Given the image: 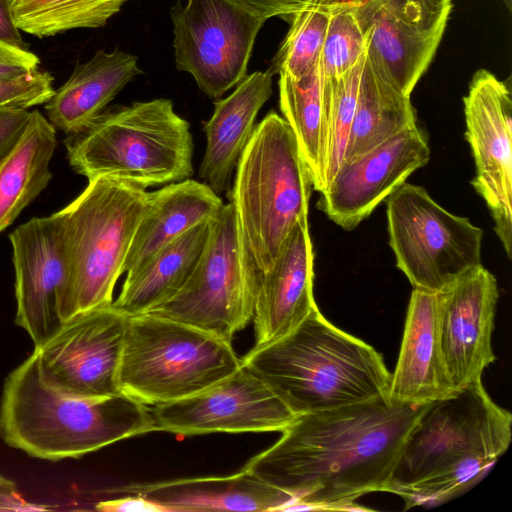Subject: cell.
<instances>
[{
  "instance_id": "cell-31",
  "label": "cell",
  "mask_w": 512,
  "mask_h": 512,
  "mask_svg": "<svg viewBox=\"0 0 512 512\" xmlns=\"http://www.w3.org/2000/svg\"><path fill=\"white\" fill-rule=\"evenodd\" d=\"M362 60L336 79L322 78L324 120L327 132L325 188L341 165L355 114Z\"/></svg>"
},
{
  "instance_id": "cell-3",
  "label": "cell",
  "mask_w": 512,
  "mask_h": 512,
  "mask_svg": "<svg viewBox=\"0 0 512 512\" xmlns=\"http://www.w3.org/2000/svg\"><path fill=\"white\" fill-rule=\"evenodd\" d=\"M241 361L295 416L389 395L391 373L382 355L332 325L318 308Z\"/></svg>"
},
{
  "instance_id": "cell-17",
  "label": "cell",
  "mask_w": 512,
  "mask_h": 512,
  "mask_svg": "<svg viewBox=\"0 0 512 512\" xmlns=\"http://www.w3.org/2000/svg\"><path fill=\"white\" fill-rule=\"evenodd\" d=\"M429 158L424 132L417 125L405 129L343 161L320 193L317 207L343 229L352 230Z\"/></svg>"
},
{
  "instance_id": "cell-14",
  "label": "cell",
  "mask_w": 512,
  "mask_h": 512,
  "mask_svg": "<svg viewBox=\"0 0 512 512\" xmlns=\"http://www.w3.org/2000/svg\"><path fill=\"white\" fill-rule=\"evenodd\" d=\"M465 137L476 173L471 181L494 220V230L512 257V99L509 86L477 70L463 98Z\"/></svg>"
},
{
  "instance_id": "cell-13",
  "label": "cell",
  "mask_w": 512,
  "mask_h": 512,
  "mask_svg": "<svg viewBox=\"0 0 512 512\" xmlns=\"http://www.w3.org/2000/svg\"><path fill=\"white\" fill-rule=\"evenodd\" d=\"M365 36L367 59L410 96L440 44L452 0H349Z\"/></svg>"
},
{
  "instance_id": "cell-16",
  "label": "cell",
  "mask_w": 512,
  "mask_h": 512,
  "mask_svg": "<svg viewBox=\"0 0 512 512\" xmlns=\"http://www.w3.org/2000/svg\"><path fill=\"white\" fill-rule=\"evenodd\" d=\"M15 273V322L35 348L64 325L67 259L60 222L53 213L34 217L9 235Z\"/></svg>"
},
{
  "instance_id": "cell-7",
  "label": "cell",
  "mask_w": 512,
  "mask_h": 512,
  "mask_svg": "<svg viewBox=\"0 0 512 512\" xmlns=\"http://www.w3.org/2000/svg\"><path fill=\"white\" fill-rule=\"evenodd\" d=\"M138 183L103 175L55 212L64 238L67 285L65 323L113 301L136 228L149 207L150 192Z\"/></svg>"
},
{
  "instance_id": "cell-28",
  "label": "cell",
  "mask_w": 512,
  "mask_h": 512,
  "mask_svg": "<svg viewBox=\"0 0 512 512\" xmlns=\"http://www.w3.org/2000/svg\"><path fill=\"white\" fill-rule=\"evenodd\" d=\"M279 106L311 175L313 190L325 189L327 132L319 62L299 78L279 74Z\"/></svg>"
},
{
  "instance_id": "cell-21",
  "label": "cell",
  "mask_w": 512,
  "mask_h": 512,
  "mask_svg": "<svg viewBox=\"0 0 512 512\" xmlns=\"http://www.w3.org/2000/svg\"><path fill=\"white\" fill-rule=\"evenodd\" d=\"M268 71L247 75L226 98L214 102V111L204 125L206 148L199 177L217 195L229 188L240 155L256 127L258 112L272 95Z\"/></svg>"
},
{
  "instance_id": "cell-15",
  "label": "cell",
  "mask_w": 512,
  "mask_h": 512,
  "mask_svg": "<svg viewBox=\"0 0 512 512\" xmlns=\"http://www.w3.org/2000/svg\"><path fill=\"white\" fill-rule=\"evenodd\" d=\"M155 431L179 435L282 431L295 415L245 365L215 385L150 409Z\"/></svg>"
},
{
  "instance_id": "cell-4",
  "label": "cell",
  "mask_w": 512,
  "mask_h": 512,
  "mask_svg": "<svg viewBox=\"0 0 512 512\" xmlns=\"http://www.w3.org/2000/svg\"><path fill=\"white\" fill-rule=\"evenodd\" d=\"M152 431L147 406L123 393L80 398L49 388L40 378L34 353L5 380L0 434L5 443L32 457L79 458Z\"/></svg>"
},
{
  "instance_id": "cell-11",
  "label": "cell",
  "mask_w": 512,
  "mask_h": 512,
  "mask_svg": "<svg viewBox=\"0 0 512 512\" xmlns=\"http://www.w3.org/2000/svg\"><path fill=\"white\" fill-rule=\"evenodd\" d=\"M176 68L219 99L246 76L267 19L238 0H177L170 10Z\"/></svg>"
},
{
  "instance_id": "cell-8",
  "label": "cell",
  "mask_w": 512,
  "mask_h": 512,
  "mask_svg": "<svg viewBox=\"0 0 512 512\" xmlns=\"http://www.w3.org/2000/svg\"><path fill=\"white\" fill-rule=\"evenodd\" d=\"M231 342L164 317H128L119 368L121 393L148 406L199 393L240 368Z\"/></svg>"
},
{
  "instance_id": "cell-33",
  "label": "cell",
  "mask_w": 512,
  "mask_h": 512,
  "mask_svg": "<svg viewBox=\"0 0 512 512\" xmlns=\"http://www.w3.org/2000/svg\"><path fill=\"white\" fill-rule=\"evenodd\" d=\"M53 76L36 71L12 79H0V109H28L45 104L53 96Z\"/></svg>"
},
{
  "instance_id": "cell-26",
  "label": "cell",
  "mask_w": 512,
  "mask_h": 512,
  "mask_svg": "<svg viewBox=\"0 0 512 512\" xmlns=\"http://www.w3.org/2000/svg\"><path fill=\"white\" fill-rule=\"evenodd\" d=\"M56 146L55 127L33 110L18 140L0 158V233L49 184Z\"/></svg>"
},
{
  "instance_id": "cell-27",
  "label": "cell",
  "mask_w": 512,
  "mask_h": 512,
  "mask_svg": "<svg viewBox=\"0 0 512 512\" xmlns=\"http://www.w3.org/2000/svg\"><path fill=\"white\" fill-rule=\"evenodd\" d=\"M415 125L416 115L410 96L403 95L384 79L370 64L366 52L343 161L355 158Z\"/></svg>"
},
{
  "instance_id": "cell-35",
  "label": "cell",
  "mask_w": 512,
  "mask_h": 512,
  "mask_svg": "<svg viewBox=\"0 0 512 512\" xmlns=\"http://www.w3.org/2000/svg\"><path fill=\"white\" fill-rule=\"evenodd\" d=\"M30 115L26 109H0V158L18 140Z\"/></svg>"
},
{
  "instance_id": "cell-12",
  "label": "cell",
  "mask_w": 512,
  "mask_h": 512,
  "mask_svg": "<svg viewBox=\"0 0 512 512\" xmlns=\"http://www.w3.org/2000/svg\"><path fill=\"white\" fill-rule=\"evenodd\" d=\"M128 317L111 303L64 323L33 352L42 382L73 397L121 394L119 368Z\"/></svg>"
},
{
  "instance_id": "cell-24",
  "label": "cell",
  "mask_w": 512,
  "mask_h": 512,
  "mask_svg": "<svg viewBox=\"0 0 512 512\" xmlns=\"http://www.w3.org/2000/svg\"><path fill=\"white\" fill-rule=\"evenodd\" d=\"M172 507L175 512L282 511L290 498L245 469L224 477L178 479L126 489Z\"/></svg>"
},
{
  "instance_id": "cell-5",
  "label": "cell",
  "mask_w": 512,
  "mask_h": 512,
  "mask_svg": "<svg viewBox=\"0 0 512 512\" xmlns=\"http://www.w3.org/2000/svg\"><path fill=\"white\" fill-rule=\"evenodd\" d=\"M64 144L70 166L88 180L109 175L147 188L193 175L190 124L169 99L104 110Z\"/></svg>"
},
{
  "instance_id": "cell-30",
  "label": "cell",
  "mask_w": 512,
  "mask_h": 512,
  "mask_svg": "<svg viewBox=\"0 0 512 512\" xmlns=\"http://www.w3.org/2000/svg\"><path fill=\"white\" fill-rule=\"evenodd\" d=\"M332 1L312 0L290 17V28L271 61L269 73L299 78L318 64Z\"/></svg>"
},
{
  "instance_id": "cell-36",
  "label": "cell",
  "mask_w": 512,
  "mask_h": 512,
  "mask_svg": "<svg viewBox=\"0 0 512 512\" xmlns=\"http://www.w3.org/2000/svg\"><path fill=\"white\" fill-rule=\"evenodd\" d=\"M95 509L103 512H175V510L141 494L100 501Z\"/></svg>"
},
{
  "instance_id": "cell-18",
  "label": "cell",
  "mask_w": 512,
  "mask_h": 512,
  "mask_svg": "<svg viewBox=\"0 0 512 512\" xmlns=\"http://www.w3.org/2000/svg\"><path fill=\"white\" fill-rule=\"evenodd\" d=\"M498 297L497 280L482 264L438 292L442 354L456 391L481 381L496 359L491 338Z\"/></svg>"
},
{
  "instance_id": "cell-1",
  "label": "cell",
  "mask_w": 512,
  "mask_h": 512,
  "mask_svg": "<svg viewBox=\"0 0 512 512\" xmlns=\"http://www.w3.org/2000/svg\"><path fill=\"white\" fill-rule=\"evenodd\" d=\"M427 404L388 396L303 414L245 467L290 502L282 511L352 510L371 492H388L405 441Z\"/></svg>"
},
{
  "instance_id": "cell-29",
  "label": "cell",
  "mask_w": 512,
  "mask_h": 512,
  "mask_svg": "<svg viewBox=\"0 0 512 512\" xmlns=\"http://www.w3.org/2000/svg\"><path fill=\"white\" fill-rule=\"evenodd\" d=\"M15 25L37 38L104 27L129 0H9Z\"/></svg>"
},
{
  "instance_id": "cell-2",
  "label": "cell",
  "mask_w": 512,
  "mask_h": 512,
  "mask_svg": "<svg viewBox=\"0 0 512 512\" xmlns=\"http://www.w3.org/2000/svg\"><path fill=\"white\" fill-rule=\"evenodd\" d=\"M512 415L482 381L429 403L410 431L388 492L406 508L442 503L471 488L506 452Z\"/></svg>"
},
{
  "instance_id": "cell-23",
  "label": "cell",
  "mask_w": 512,
  "mask_h": 512,
  "mask_svg": "<svg viewBox=\"0 0 512 512\" xmlns=\"http://www.w3.org/2000/svg\"><path fill=\"white\" fill-rule=\"evenodd\" d=\"M223 205L206 183L189 178L150 192L149 207L136 228L123 272L136 269L163 246L213 218Z\"/></svg>"
},
{
  "instance_id": "cell-19",
  "label": "cell",
  "mask_w": 512,
  "mask_h": 512,
  "mask_svg": "<svg viewBox=\"0 0 512 512\" xmlns=\"http://www.w3.org/2000/svg\"><path fill=\"white\" fill-rule=\"evenodd\" d=\"M313 279L314 252L304 218L292 228L271 267L258 272L254 347L283 337L317 308Z\"/></svg>"
},
{
  "instance_id": "cell-6",
  "label": "cell",
  "mask_w": 512,
  "mask_h": 512,
  "mask_svg": "<svg viewBox=\"0 0 512 512\" xmlns=\"http://www.w3.org/2000/svg\"><path fill=\"white\" fill-rule=\"evenodd\" d=\"M312 190L290 125L269 112L240 155L228 192L243 245L258 272L271 267L295 224L308 218Z\"/></svg>"
},
{
  "instance_id": "cell-22",
  "label": "cell",
  "mask_w": 512,
  "mask_h": 512,
  "mask_svg": "<svg viewBox=\"0 0 512 512\" xmlns=\"http://www.w3.org/2000/svg\"><path fill=\"white\" fill-rule=\"evenodd\" d=\"M135 55L115 49L98 50L78 63L67 81L45 103L47 119L67 135L97 117L136 76L142 74Z\"/></svg>"
},
{
  "instance_id": "cell-10",
  "label": "cell",
  "mask_w": 512,
  "mask_h": 512,
  "mask_svg": "<svg viewBox=\"0 0 512 512\" xmlns=\"http://www.w3.org/2000/svg\"><path fill=\"white\" fill-rule=\"evenodd\" d=\"M386 205L389 244L415 289L439 292L481 265L482 229L444 209L424 188L403 183Z\"/></svg>"
},
{
  "instance_id": "cell-20",
  "label": "cell",
  "mask_w": 512,
  "mask_h": 512,
  "mask_svg": "<svg viewBox=\"0 0 512 512\" xmlns=\"http://www.w3.org/2000/svg\"><path fill=\"white\" fill-rule=\"evenodd\" d=\"M454 392L441 348L438 292L414 288L397 364L391 374L389 397L422 405Z\"/></svg>"
},
{
  "instance_id": "cell-39",
  "label": "cell",
  "mask_w": 512,
  "mask_h": 512,
  "mask_svg": "<svg viewBox=\"0 0 512 512\" xmlns=\"http://www.w3.org/2000/svg\"><path fill=\"white\" fill-rule=\"evenodd\" d=\"M0 40L23 49L29 47L15 25L9 0H0Z\"/></svg>"
},
{
  "instance_id": "cell-34",
  "label": "cell",
  "mask_w": 512,
  "mask_h": 512,
  "mask_svg": "<svg viewBox=\"0 0 512 512\" xmlns=\"http://www.w3.org/2000/svg\"><path fill=\"white\" fill-rule=\"evenodd\" d=\"M40 58L28 49L0 40V79L18 78L39 69Z\"/></svg>"
},
{
  "instance_id": "cell-38",
  "label": "cell",
  "mask_w": 512,
  "mask_h": 512,
  "mask_svg": "<svg viewBox=\"0 0 512 512\" xmlns=\"http://www.w3.org/2000/svg\"><path fill=\"white\" fill-rule=\"evenodd\" d=\"M48 507L25 500L11 480L0 475V512L44 511Z\"/></svg>"
},
{
  "instance_id": "cell-25",
  "label": "cell",
  "mask_w": 512,
  "mask_h": 512,
  "mask_svg": "<svg viewBox=\"0 0 512 512\" xmlns=\"http://www.w3.org/2000/svg\"><path fill=\"white\" fill-rule=\"evenodd\" d=\"M210 220L194 226L127 272L112 305L127 316H135L175 296L198 263L209 235Z\"/></svg>"
},
{
  "instance_id": "cell-9",
  "label": "cell",
  "mask_w": 512,
  "mask_h": 512,
  "mask_svg": "<svg viewBox=\"0 0 512 512\" xmlns=\"http://www.w3.org/2000/svg\"><path fill=\"white\" fill-rule=\"evenodd\" d=\"M257 275L229 202L211 218L205 247L185 285L147 313L231 342L253 318Z\"/></svg>"
},
{
  "instance_id": "cell-32",
  "label": "cell",
  "mask_w": 512,
  "mask_h": 512,
  "mask_svg": "<svg viewBox=\"0 0 512 512\" xmlns=\"http://www.w3.org/2000/svg\"><path fill=\"white\" fill-rule=\"evenodd\" d=\"M366 52L365 36L349 0H333L319 59L323 79H336L357 65Z\"/></svg>"
},
{
  "instance_id": "cell-37",
  "label": "cell",
  "mask_w": 512,
  "mask_h": 512,
  "mask_svg": "<svg viewBox=\"0 0 512 512\" xmlns=\"http://www.w3.org/2000/svg\"><path fill=\"white\" fill-rule=\"evenodd\" d=\"M265 19L290 17L312 0H238Z\"/></svg>"
}]
</instances>
